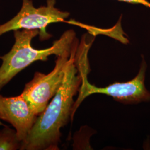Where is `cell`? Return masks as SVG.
Instances as JSON below:
<instances>
[{
  "label": "cell",
  "mask_w": 150,
  "mask_h": 150,
  "mask_svg": "<svg viewBox=\"0 0 150 150\" xmlns=\"http://www.w3.org/2000/svg\"><path fill=\"white\" fill-rule=\"evenodd\" d=\"M0 1H1V0H0Z\"/></svg>",
  "instance_id": "obj_10"
},
{
  "label": "cell",
  "mask_w": 150,
  "mask_h": 150,
  "mask_svg": "<svg viewBox=\"0 0 150 150\" xmlns=\"http://www.w3.org/2000/svg\"><path fill=\"white\" fill-rule=\"evenodd\" d=\"M79 40H75L65 69L63 82L45 110L38 116L20 150H58L61 129L71 120L74 97L81 84L80 71L76 64Z\"/></svg>",
  "instance_id": "obj_1"
},
{
  "label": "cell",
  "mask_w": 150,
  "mask_h": 150,
  "mask_svg": "<svg viewBox=\"0 0 150 150\" xmlns=\"http://www.w3.org/2000/svg\"><path fill=\"white\" fill-rule=\"evenodd\" d=\"M90 48L81 47L76 54V64L80 71L81 84L78 91V96L74 105L71 115L73 120L75 112L83 100L90 95L98 93L106 95L119 102L125 104H136L150 101V92L145 85V75L147 65L143 56L139 71L132 80L125 82H115L105 87H98L90 83L87 76L90 72L88 53Z\"/></svg>",
  "instance_id": "obj_3"
},
{
  "label": "cell",
  "mask_w": 150,
  "mask_h": 150,
  "mask_svg": "<svg viewBox=\"0 0 150 150\" xmlns=\"http://www.w3.org/2000/svg\"><path fill=\"white\" fill-rule=\"evenodd\" d=\"M4 125H4V123H2L1 121H0V126H4Z\"/></svg>",
  "instance_id": "obj_9"
},
{
  "label": "cell",
  "mask_w": 150,
  "mask_h": 150,
  "mask_svg": "<svg viewBox=\"0 0 150 150\" xmlns=\"http://www.w3.org/2000/svg\"><path fill=\"white\" fill-rule=\"evenodd\" d=\"M38 30H17L13 31L15 43L10 51L0 55V91L16 75L38 61H46L48 57L56 56L70 51L77 38L73 30H69L54 41L48 48L42 50L32 47V40L39 35Z\"/></svg>",
  "instance_id": "obj_2"
},
{
  "label": "cell",
  "mask_w": 150,
  "mask_h": 150,
  "mask_svg": "<svg viewBox=\"0 0 150 150\" xmlns=\"http://www.w3.org/2000/svg\"><path fill=\"white\" fill-rule=\"evenodd\" d=\"M46 6L34 7L32 0H22V6L16 16L8 21L0 25V36L7 32L17 30H38L41 41L52 38L46 28L51 23L67 22L70 13L55 7L56 0H47Z\"/></svg>",
  "instance_id": "obj_4"
},
{
  "label": "cell",
  "mask_w": 150,
  "mask_h": 150,
  "mask_svg": "<svg viewBox=\"0 0 150 150\" xmlns=\"http://www.w3.org/2000/svg\"><path fill=\"white\" fill-rule=\"evenodd\" d=\"M119 1L127 2L132 4H141L146 7H150V3L147 0H118Z\"/></svg>",
  "instance_id": "obj_8"
},
{
  "label": "cell",
  "mask_w": 150,
  "mask_h": 150,
  "mask_svg": "<svg viewBox=\"0 0 150 150\" xmlns=\"http://www.w3.org/2000/svg\"><path fill=\"white\" fill-rule=\"evenodd\" d=\"M71 50L57 56L54 67L50 72L45 74L36 72L32 80L25 85L21 95L37 116L45 110L61 85Z\"/></svg>",
  "instance_id": "obj_5"
},
{
  "label": "cell",
  "mask_w": 150,
  "mask_h": 150,
  "mask_svg": "<svg viewBox=\"0 0 150 150\" xmlns=\"http://www.w3.org/2000/svg\"><path fill=\"white\" fill-rule=\"evenodd\" d=\"M38 117L21 94L15 97L0 95V120L11 124L21 142L27 138Z\"/></svg>",
  "instance_id": "obj_6"
},
{
  "label": "cell",
  "mask_w": 150,
  "mask_h": 150,
  "mask_svg": "<svg viewBox=\"0 0 150 150\" xmlns=\"http://www.w3.org/2000/svg\"><path fill=\"white\" fill-rule=\"evenodd\" d=\"M21 144L15 129L6 126L0 129V150H20Z\"/></svg>",
  "instance_id": "obj_7"
}]
</instances>
